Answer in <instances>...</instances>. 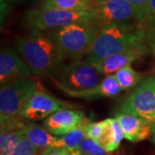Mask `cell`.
Returning <instances> with one entry per match:
<instances>
[{
    "label": "cell",
    "instance_id": "cell-1",
    "mask_svg": "<svg viewBox=\"0 0 155 155\" xmlns=\"http://www.w3.org/2000/svg\"><path fill=\"white\" fill-rule=\"evenodd\" d=\"M146 40L147 34L141 25L129 22L104 24L85 55V61L97 64L134 46L144 44Z\"/></svg>",
    "mask_w": 155,
    "mask_h": 155
},
{
    "label": "cell",
    "instance_id": "cell-2",
    "mask_svg": "<svg viewBox=\"0 0 155 155\" xmlns=\"http://www.w3.org/2000/svg\"><path fill=\"white\" fill-rule=\"evenodd\" d=\"M17 48L35 76L55 72L65 59L55 43L38 29H31L28 35L18 39Z\"/></svg>",
    "mask_w": 155,
    "mask_h": 155
},
{
    "label": "cell",
    "instance_id": "cell-3",
    "mask_svg": "<svg viewBox=\"0 0 155 155\" xmlns=\"http://www.w3.org/2000/svg\"><path fill=\"white\" fill-rule=\"evenodd\" d=\"M99 28L96 22H78L48 29L46 35L55 43L65 58L78 61L88 53Z\"/></svg>",
    "mask_w": 155,
    "mask_h": 155
},
{
    "label": "cell",
    "instance_id": "cell-4",
    "mask_svg": "<svg viewBox=\"0 0 155 155\" xmlns=\"http://www.w3.org/2000/svg\"><path fill=\"white\" fill-rule=\"evenodd\" d=\"M23 25L31 29L48 30L78 22H98L92 11H67L61 9H35L22 17Z\"/></svg>",
    "mask_w": 155,
    "mask_h": 155
},
{
    "label": "cell",
    "instance_id": "cell-5",
    "mask_svg": "<svg viewBox=\"0 0 155 155\" xmlns=\"http://www.w3.org/2000/svg\"><path fill=\"white\" fill-rule=\"evenodd\" d=\"M104 78L94 64L85 61H75L61 68L55 83L62 91H79L97 86Z\"/></svg>",
    "mask_w": 155,
    "mask_h": 155
},
{
    "label": "cell",
    "instance_id": "cell-6",
    "mask_svg": "<svg viewBox=\"0 0 155 155\" xmlns=\"http://www.w3.org/2000/svg\"><path fill=\"white\" fill-rule=\"evenodd\" d=\"M36 91V84L30 78L2 84L0 89L1 123L19 116Z\"/></svg>",
    "mask_w": 155,
    "mask_h": 155
},
{
    "label": "cell",
    "instance_id": "cell-7",
    "mask_svg": "<svg viewBox=\"0 0 155 155\" xmlns=\"http://www.w3.org/2000/svg\"><path fill=\"white\" fill-rule=\"evenodd\" d=\"M120 112L144 118L152 123L155 121V75L146 78L120 106Z\"/></svg>",
    "mask_w": 155,
    "mask_h": 155
},
{
    "label": "cell",
    "instance_id": "cell-8",
    "mask_svg": "<svg viewBox=\"0 0 155 155\" xmlns=\"http://www.w3.org/2000/svg\"><path fill=\"white\" fill-rule=\"evenodd\" d=\"M93 11L97 16L98 22L103 25L131 21L145 22L143 13L127 0H96Z\"/></svg>",
    "mask_w": 155,
    "mask_h": 155
},
{
    "label": "cell",
    "instance_id": "cell-9",
    "mask_svg": "<svg viewBox=\"0 0 155 155\" xmlns=\"http://www.w3.org/2000/svg\"><path fill=\"white\" fill-rule=\"evenodd\" d=\"M72 105L46 92L36 91L28 100L19 116L27 121H40L46 119L54 112L69 109Z\"/></svg>",
    "mask_w": 155,
    "mask_h": 155
},
{
    "label": "cell",
    "instance_id": "cell-10",
    "mask_svg": "<svg viewBox=\"0 0 155 155\" xmlns=\"http://www.w3.org/2000/svg\"><path fill=\"white\" fill-rule=\"evenodd\" d=\"M31 71L26 62L20 58L17 52L12 48H7L0 54V83L14 82L22 78H28Z\"/></svg>",
    "mask_w": 155,
    "mask_h": 155
},
{
    "label": "cell",
    "instance_id": "cell-11",
    "mask_svg": "<svg viewBox=\"0 0 155 155\" xmlns=\"http://www.w3.org/2000/svg\"><path fill=\"white\" fill-rule=\"evenodd\" d=\"M85 117L83 111L63 109L47 117L42 126L54 135H65L77 127Z\"/></svg>",
    "mask_w": 155,
    "mask_h": 155
},
{
    "label": "cell",
    "instance_id": "cell-12",
    "mask_svg": "<svg viewBox=\"0 0 155 155\" xmlns=\"http://www.w3.org/2000/svg\"><path fill=\"white\" fill-rule=\"evenodd\" d=\"M147 53L146 43L138 46H134L122 53L111 55L105 60L94 64L104 76L114 74L118 70L127 65H131L135 61H138L141 57Z\"/></svg>",
    "mask_w": 155,
    "mask_h": 155
},
{
    "label": "cell",
    "instance_id": "cell-13",
    "mask_svg": "<svg viewBox=\"0 0 155 155\" xmlns=\"http://www.w3.org/2000/svg\"><path fill=\"white\" fill-rule=\"evenodd\" d=\"M116 119L123 130L124 138L129 141H142L152 135L151 123L144 118L129 113L119 112L116 115Z\"/></svg>",
    "mask_w": 155,
    "mask_h": 155
},
{
    "label": "cell",
    "instance_id": "cell-14",
    "mask_svg": "<svg viewBox=\"0 0 155 155\" xmlns=\"http://www.w3.org/2000/svg\"><path fill=\"white\" fill-rule=\"evenodd\" d=\"M20 116L1 123L0 155H10L24 136V127L27 124L20 120Z\"/></svg>",
    "mask_w": 155,
    "mask_h": 155
},
{
    "label": "cell",
    "instance_id": "cell-15",
    "mask_svg": "<svg viewBox=\"0 0 155 155\" xmlns=\"http://www.w3.org/2000/svg\"><path fill=\"white\" fill-rule=\"evenodd\" d=\"M122 88L116 80L114 74L104 78L102 82L90 90L72 91H64L63 92L71 97L81 98L85 100H93L100 97H114L122 92Z\"/></svg>",
    "mask_w": 155,
    "mask_h": 155
},
{
    "label": "cell",
    "instance_id": "cell-16",
    "mask_svg": "<svg viewBox=\"0 0 155 155\" xmlns=\"http://www.w3.org/2000/svg\"><path fill=\"white\" fill-rule=\"evenodd\" d=\"M24 134L37 148L41 151L47 148L63 147L61 138L54 136L44 127H41L34 123L26 125L24 127Z\"/></svg>",
    "mask_w": 155,
    "mask_h": 155
},
{
    "label": "cell",
    "instance_id": "cell-17",
    "mask_svg": "<svg viewBox=\"0 0 155 155\" xmlns=\"http://www.w3.org/2000/svg\"><path fill=\"white\" fill-rule=\"evenodd\" d=\"M104 121L105 127L98 144L101 145L108 153H111L118 148L124 138V134L116 118H108Z\"/></svg>",
    "mask_w": 155,
    "mask_h": 155
},
{
    "label": "cell",
    "instance_id": "cell-18",
    "mask_svg": "<svg viewBox=\"0 0 155 155\" xmlns=\"http://www.w3.org/2000/svg\"><path fill=\"white\" fill-rule=\"evenodd\" d=\"M95 3L96 0H43L39 9L93 11Z\"/></svg>",
    "mask_w": 155,
    "mask_h": 155
},
{
    "label": "cell",
    "instance_id": "cell-19",
    "mask_svg": "<svg viewBox=\"0 0 155 155\" xmlns=\"http://www.w3.org/2000/svg\"><path fill=\"white\" fill-rule=\"evenodd\" d=\"M117 82L122 91H129L141 83V74L135 71L131 65L122 67L114 73Z\"/></svg>",
    "mask_w": 155,
    "mask_h": 155
},
{
    "label": "cell",
    "instance_id": "cell-20",
    "mask_svg": "<svg viewBox=\"0 0 155 155\" xmlns=\"http://www.w3.org/2000/svg\"><path fill=\"white\" fill-rule=\"evenodd\" d=\"M90 123L91 122L85 117L84 120L77 127L61 137L63 147H78L84 139L87 138V127Z\"/></svg>",
    "mask_w": 155,
    "mask_h": 155
},
{
    "label": "cell",
    "instance_id": "cell-21",
    "mask_svg": "<svg viewBox=\"0 0 155 155\" xmlns=\"http://www.w3.org/2000/svg\"><path fill=\"white\" fill-rule=\"evenodd\" d=\"M78 148L86 155H108V152L102 146L91 139L85 138Z\"/></svg>",
    "mask_w": 155,
    "mask_h": 155
},
{
    "label": "cell",
    "instance_id": "cell-22",
    "mask_svg": "<svg viewBox=\"0 0 155 155\" xmlns=\"http://www.w3.org/2000/svg\"><path fill=\"white\" fill-rule=\"evenodd\" d=\"M41 152V150L37 148L24 134L16 148L10 155H37Z\"/></svg>",
    "mask_w": 155,
    "mask_h": 155
},
{
    "label": "cell",
    "instance_id": "cell-23",
    "mask_svg": "<svg viewBox=\"0 0 155 155\" xmlns=\"http://www.w3.org/2000/svg\"><path fill=\"white\" fill-rule=\"evenodd\" d=\"M105 127V121H101V122H91L87 127V134L86 137L91 139L98 143L100 138L102 137L104 130Z\"/></svg>",
    "mask_w": 155,
    "mask_h": 155
},
{
    "label": "cell",
    "instance_id": "cell-24",
    "mask_svg": "<svg viewBox=\"0 0 155 155\" xmlns=\"http://www.w3.org/2000/svg\"><path fill=\"white\" fill-rule=\"evenodd\" d=\"M47 155H83L82 152L78 147H56L52 148Z\"/></svg>",
    "mask_w": 155,
    "mask_h": 155
},
{
    "label": "cell",
    "instance_id": "cell-25",
    "mask_svg": "<svg viewBox=\"0 0 155 155\" xmlns=\"http://www.w3.org/2000/svg\"><path fill=\"white\" fill-rule=\"evenodd\" d=\"M146 22L153 28H155V0H149L147 8Z\"/></svg>",
    "mask_w": 155,
    "mask_h": 155
},
{
    "label": "cell",
    "instance_id": "cell-26",
    "mask_svg": "<svg viewBox=\"0 0 155 155\" xmlns=\"http://www.w3.org/2000/svg\"><path fill=\"white\" fill-rule=\"evenodd\" d=\"M128 2L132 3L133 5L136 6L140 11L143 13L145 17V22H146V15H147V4L149 0H127Z\"/></svg>",
    "mask_w": 155,
    "mask_h": 155
},
{
    "label": "cell",
    "instance_id": "cell-27",
    "mask_svg": "<svg viewBox=\"0 0 155 155\" xmlns=\"http://www.w3.org/2000/svg\"><path fill=\"white\" fill-rule=\"evenodd\" d=\"M151 50L153 54L155 56V28H153V36H152V40H151Z\"/></svg>",
    "mask_w": 155,
    "mask_h": 155
},
{
    "label": "cell",
    "instance_id": "cell-28",
    "mask_svg": "<svg viewBox=\"0 0 155 155\" xmlns=\"http://www.w3.org/2000/svg\"><path fill=\"white\" fill-rule=\"evenodd\" d=\"M151 129H152V141L155 145V121L151 123Z\"/></svg>",
    "mask_w": 155,
    "mask_h": 155
},
{
    "label": "cell",
    "instance_id": "cell-29",
    "mask_svg": "<svg viewBox=\"0 0 155 155\" xmlns=\"http://www.w3.org/2000/svg\"><path fill=\"white\" fill-rule=\"evenodd\" d=\"M51 149H52V148H47V149L41 151V153H40L37 155H47V153H48V152H49Z\"/></svg>",
    "mask_w": 155,
    "mask_h": 155
},
{
    "label": "cell",
    "instance_id": "cell-30",
    "mask_svg": "<svg viewBox=\"0 0 155 155\" xmlns=\"http://www.w3.org/2000/svg\"><path fill=\"white\" fill-rule=\"evenodd\" d=\"M10 1H11V2H16L17 0H10Z\"/></svg>",
    "mask_w": 155,
    "mask_h": 155
}]
</instances>
